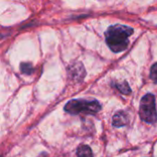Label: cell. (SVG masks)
Segmentation results:
<instances>
[{
	"label": "cell",
	"instance_id": "8992f818",
	"mask_svg": "<svg viewBox=\"0 0 157 157\" xmlns=\"http://www.w3.org/2000/svg\"><path fill=\"white\" fill-rule=\"evenodd\" d=\"M115 86H116V88H117L120 92H121L122 94L128 95V94H130V93L132 92L131 87H130V86L128 85V83H127V82L116 83V84H115Z\"/></svg>",
	"mask_w": 157,
	"mask_h": 157
},
{
	"label": "cell",
	"instance_id": "3957f363",
	"mask_svg": "<svg viewBox=\"0 0 157 157\" xmlns=\"http://www.w3.org/2000/svg\"><path fill=\"white\" fill-rule=\"evenodd\" d=\"M140 117L147 123H155L157 121L155 98L153 94L145 95L140 103Z\"/></svg>",
	"mask_w": 157,
	"mask_h": 157
},
{
	"label": "cell",
	"instance_id": "6da1fadb",
	"mask_svg": "<svg viewBox=\"0 0 157 157\" xmlns=\"http://www.w3.org/2000/svg\"><path fill=\"white\" fill-rule=\"evenodd\" d=\"M133 33V29L125 25L110 26L106 33V42L109 48L114 52H121L127 49L130 42V36Z\"/></svg>",
	"mask_w": 157,
	"mask_h": 157
},
{
	"label": "cell",
	"instance_id": "7a4b0ae2",
	"mask_svg": "<svg viewBox=\"0 0 157 157\" xmlns=\"http://www.w3.org/2000/svg\"><path fill=\"white\" fill-rule=\"evenodd\" d=\"M101 105L98 100L87 99H73L66 103L64 110L72 115H78L85 113L88 115H94L99 112Z\"/></svg>",
	"mask_w": 157,
	"mask_h": 157
},
{
	"label": "cell",
	"instance_id": "277c9868",
	"mask_svg": "<svg viewBox=\"0 0 157 157\" xmlns=\"http://www.w3.org/2000/svg\"><path fill=\"white\" fill-rule=\"evenodd\" d=\"M113 126L119 128L125 126L128 123V116L124 111H119L113 116Z\"/></svg>",
	"mask_w": 157,
	"mask_h": 157
},
{
	"label": "cell",
	"instance_id": "ba28073f",
	"mask_svg": "<svg viewBox=\"0 0 157 157\" xmlns=\"http://www.w3.org/2000/svg\"><path fill=\"white\" fill-rule=\"evenodd\" d=\"M150 76H151L152 80H154L155 82H156L157 83V63H155L151 67Z\"/></svg>",
	"mask_w": 157,
	"mask_h": 157
},
{
	"label": "cell",
	"instance_id": "5b68a950",
	"mask_svg": "<svg viewBox=\"0 0 157 157\" xmlns=\"http://www.w3.org/2000/svg\"><path fill=\"white\" fill-rule=\"evenodd\" d=\"M76 155L77 157H93L91 148L88 145H85V144H82L77 148Z\"/></svg>",
	"mask_w": 157,
	"mask_h": 157
},
{
	"label": "cell",
	"instance_id": "52a82bcc",
	"mask_svg": "<svg viewBox=\"0 0 157 157\" xmlns=\"http://www.w3.org/2000/svg\"><path fill=\"white\" fill-rule=\"evenodd\" d=\"M20 69H21V72L23 74H26V75H30L33 72V67H32L31 63H21Z\"/></svg>",
	"mask_w": 157,
	"mask_h": 157
}]
</instances>
